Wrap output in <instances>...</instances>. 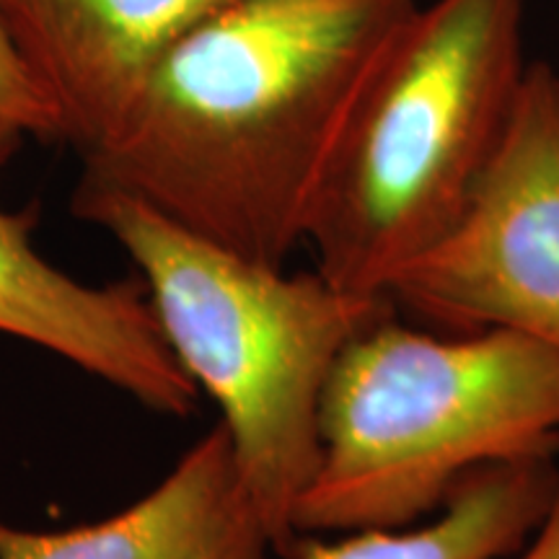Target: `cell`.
<instances>
[{
  "label": "cell",
  "mask_w": 559,
  "mask_h": 559,
  "mask_svg": "<svg viewBox=\"0 0 559 559\" xmlns=\"http://www.w3.org/2000/svg\"><path fill=\"white\" fill-rule=\"evenodd\" d=\"M417 0H228L156 62L81 179L288 267Z\"/></svg>",
  "instance_id": "6da1fadb"
},
{
  "label": "cell",
  "mask_w": 559,
  "mask_h": 559,
  "mask_svg": "<svg viewBox=\"0 0 559 559\" xmlns=\"http://www.w3.org/2000/svg\"><path fill=\"white\" fill-rule=\"evenodd\" d=\"M73 213L138 267L179 366L218 404L277 557L290 559L304 542L296 508L319 466L326 383L349 342L394 304L342 290L317 270L251 262L99 181H79Z\"/></svg>",
  "instance_id": "7a4b0ae2"
},
{
  "label": "cell",
  "mask_w": 559,
  "mask_h": 559,
  "mask_svg": "<svg viewBox=\"0 0 559 559\" xmlns=\"http://www.w3.org/2000/svg\"><path fill=\"white\" fill-rule=\"evenodd\" d=\"M319 440L300 536L412 526L472 472L557 456L559 353L506 330L415 332L391 311L340 355Z\"/></svg>",
  "instance_id": "3957f363"
},
{
  "label": "cell",
  "mask_w": 559,
  "mask_h": 559,
  "mask_svg": "<svg viewBox=\"0 0 559 559\" xmlns=\"http://www.w3.org/2000/svg\"><path fill=\"white\" fill-rule=\"evenodd\" d=\"M526 0H432L391 41L306 236L319 275L386 298L456 226L515 102Z\"/></svg>",
  "instance_id": "277c9868"
},
{
  "label": "cell",
  "mask_w": 559,
  "mask_h": 559,
  "mask_svg": "<svg viewBox=\"0 0 559 559\" xmlns=\"http://www.w3.org/2000/svg\"><path fill=\"white\" fill-rule=\"evenodd\" d=\"M386 298L453 330H506L559 353V73L547 62L528 66L456 226Z\"/></svg>",
  "instance_id": "5b68a950"
},
{
  "label": "cell",
  "mask_w": 559,
  "mask_h": 559,
  "mask_svg": "<svg viewBox=\"0 0 559 559\" xmlns=\"http://www.w3.org/2000/svg\"><path fill=\"white\" fill-rule=\"evenodd\" d=\"M9 158L0 153V166ZM34 223L32 207H0V334L73 362L160 415H192L200 389L160 332L143 280L81 283L39 254Z\"/></svg>",
  "instance_id": "8992f818"
},
{
  "label": "cell",
  "mask_w": 559,
  "mask_h": 559,
  "mask_svg": "<svg viewBox=\"0 0 559 559\" xmlns=\"http://www.w3.org/2000/svg\"><path fill=\"white\" fill-rule=\"evenodd\" d=\"M228 0H0V29L50 102L60 143L107 140L156 62Z\"/></svg>",
  "instance_id": "52a82bcc"
},
{
  "label": "cell",
  "mask_w": 559,
  "mask_h": 559,
  "mask_svg": "<svg viewBox=\"0 0 559 559\" xmlns=\"http://www.w3.org/2000/svg\"><path fill=\"white\" fill-rule=\"evenodd\" d=\"M272 531L249 492L223 425L210 428L174 469L96 523L32 531L0 519V559H272Z\"/></svg>",
  "instance_id": "ba28073f"
},
{
  "label": "cell",
  "mask_w": 559,
  "mask_h": 559,
  "mask_svg": "<svg viewBox=\"0 0 559 559\" xmlns=\"http://www.w3.org/2000/svg\"><path fill=\"white\" fill-rule=\"evenodd\" d=\"M559 481L555 459L489 464L461 479L428 523L306 539L290 559H508L547 513Z\"/></svg>",
  "instance_id": "9c48e42d"
},
{
  "label": "cell",
  "mask_w": 559,
  "mask_h": 559,
  "mask_svg": "<svg viewBox=\"0 0 559 559\" xmlns=\"http://www.w3.org/2000/svg\"><path fill=\"white\" fill-rule=\"evenodd\" d=\"M0 128L45 143L60 140V124L50 102L21 66L3 29H0Z\"/></svg>",
  "instance_id": "30bf717a"
},
{
  "label": "cell",
  "mask_w": 559,
  "mask_h": 559,
  "mask_svg": "<svg viewBox=\"0 0 559 559\" xmlns=\"http://www.w3.org/2000/svg\"><path fill=\"white\" fill-rule=\"evenodd\" d=\"M508 559H559V481L534 536Z\"/></svg>",
  "instance_id": "8fae6325"
},
{
  "label": "cell",
  "mask_w": 559,
  "mask_h": 559,
  "mask_svg": "<svg viewBox=\"0 0 559 559\" xmlns=\"http://www.w3.org/2000/svg\"><path fill=\"white\" fill-rule=\"evenodd\" d=\"M21 140H24V138L13 135V132L0 128V153H5V156H13V151L19 148Z\"/></svg>",
  "instance_id": "7c38bea8"
}]
</instances>
